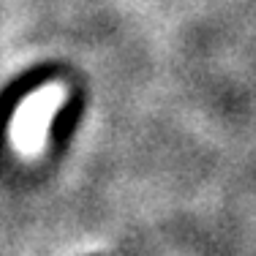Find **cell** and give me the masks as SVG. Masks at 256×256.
Returning a JSON list of instances; mask_svg holds the SVG:
<instances>
[{
    "mask_svg": "<svg viewBox=\"0 0 256 256\" xmlns=\"http://www.w3.org/2000/svg\"><path fill=\"white\" fill-rule=\"evenodd\" d=\"M66 98H68V88L63 82H46L44 88L33 90L20 101V106H16L14 118L8 123V136L14 150L22 158L33 161V158L44 156L52 120L63 109Z\"/></svg>",
    "mask_w": 256,
    "mask_h": 256,
    "instance_id": "6da1fadb",
    "label": "cell"
}]
</instances>
